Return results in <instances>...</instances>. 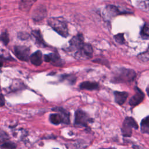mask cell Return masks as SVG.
Here are the masks:
<instances>
[{"instance_id": "4dcf8cb0", "label": "cell", "mask_w": 149, "mask_h": 149, "mask_svg": "<svg viewBox=\"0 0 149 149\" xmlns=\"http://www.w3.org/2000/svg\"><path fill=\"white\" fill-rule=\"evenodd\" d=\"M100 149H116V148L113 147H109V148H101Z\"/></svg>"}, {"instance_id": "4fadbf2b", "label": "cell", "mask_w": 149, "mask_h": 149, "mask_svg": "<svg viewBox=\"0 0 149 149\" xmlns=\"http://www.w3.org/2000/svg\"><path fill=\"white\" fill-rule=\"evenodd\" d=\"M79 88L81 90H95L98 89L99 85H98V83H97V82L86 81L80 84Z\"/></svg>"}, {"instance_id": "9a60e30c", "label": "cell", "mask_w": 149, "mask_h": 149, "mask_svg": "<svg viewBox=\"0 0 149 149\" xmlns=\"http://www.w3.org/2000/svg\"><path fill=\"white\" fill-rule=\"evenodd\" d=\"M46 15V10L42 6H39V8H37L33 14V19L35 20H40L41 19H43L45 17V16Z\"/></svg>"}, {"instance_id": "e0dca14e", "label": "cell", "mask_w": 149, "mask_h": 149, "mask_svg": "<svg viewBox=\"0 0 149 149\" xmlns=\"http://www.w3.org/2000/svg\"><path fill=\"white\" fill-rule=\"evenodd\" d=\"M140 129L141 133L149 134V116H146L141 120Z\"/></svg>"}, {"instance_id": "30bf717a", "label": "cell", "mask_w": 149, "mask_h": 149, "mask_svg": "<svg viewBox=\"0 0 149 149\" xmlns=\"http://www.w3.org/2000/svg\"><path fill=\"white\" fill-rule=\"evenodd\" d=\"M119 14H120V11L116 6L113 5L107 6L103 12L104 17H105L107 19H111Z\"/></svg>"}, {"instance_id": "ac0fdd59", "label": "cell", "mask_w": 149, "mask_h": 149, "mask_svg": "<svg viewBox=\"0 0 149 149\" xmlns=\"http://www.w3.org/2000/svg\"><path fill=\"white\" fill-rule=\"evenodd\" d=\"M33 0H22L20 2V8L22 10H29L32 5Z\"/></svg>"}, {"instance_id": "5b68a950", "label": "cell", "mask_w": 149, "mask_h": 149, "mask_svg": "<svg viewBox=\"0 0 149 149\" xmlns=\"http://www.w3.org/2000/svg\"><path fill=\"white\" fill-rule=\"evenodd\" d=\"M139 126L136 120L131 116H127L125 118L121 127V133L123 137H129L132 134L133 129L137 130Z\"/></svg>"}, {"instance_id": "6da1fadb", "label": "cell", "mask_w": 149, "mask_h": 149, "mask_svg": "<svg viewBox=\"0 0 149 149\" xmlns=\"http://www.w3.org/2000/svg\"><path fill=\"white\" fill-rule=\"evenodd\" d=\"M56 113H51L49 116L50 122L54 125H59L61 123L69 125L70 123V113L62 107H56L52 109Z\"/></svg>"}, {"instance_id": "4316f807", "label": "cell", "mask_w": 149, "mask_h": 149, "mask_svg": "<svg viewBox=\"0 0 149 149\" xmlns=\"http://www.w3.org/2000/svg\"><path fill=\"white\" fill-rule=\"evenodd\" d=\"M18 37L22 39V40H26V39H27L29 37V34H26V33H20L19 34H18Z\"/></svg>"}, {"instance_id": "f546056e", "label": "cell", "mask_w": 149, "mask_h": 149, "mask_svg": "<svg viewBox=\"0 0 149 149\" xmlns=\"http://www.w3.org/2000/svg\"><path fill=\"white\" fill-rule=\"evenodd\" d=\"M146 91H147V94L148 95V96L149 97V86H148L146 88Z\"/></svg>"}, {"instance_id": "ffe728a7", "label": "cell", "mask_w": 149, "mask_h": 149, "mask_svg": "<svg viewBox=\"0 0 149 149\" xmlns=\"http://www.w3.org/2000/svg\"><path fill=\"white\" fill-rule=\"evenodd\" d=\"M16 147L17 145L15 143L9 140L5 141L1 144V149H16Z\"/></svg>"}, {"instance_id": "cb8c5ba5", "label": "cell", "mask_w": 149, "mask_h": 149, "mask_svg": "<svg viewBox=\"0 0 149 149\" xmlns=\"http://www.w3.org/2000/svg\"><path fill=\"white\" fill-rule=\"evenodd\" d=\"M1 40L3 42V44L5 45H6L8 44L9 41V38L8 34L6 31H3V33H1Z\"/></svg>"}, {"instance_id": "7c38bea8", "label": "cell", "mask_w": 149, "mask_h": 149, "mask_svg": "<svg viewBox=\"0 0 149 149\" xmlns=\"http://www.w3.org/2000/svg\"><path fill=\"white\" fill-rule=\"evenodd\" d=\"M44 61L47 62H52L55 63L56 66L61 65V58L58 53H51L48 55H44Z\"/></svg>"}, {"instance_id": "ba28073f", "label": "cell", "mask_w": 149, "mask_h": 149, "mask_svg": "<svg viewBox=\"0 0 149 149\" xmlns=\"http://www.w3.org/2000/svg\"><path fill=\"white\" fill-rule=\"evenodd\" d=\"M14 52L16 56L20 60L22 61L27 62L30 59V51L29 48L23 46V45H17L14 48Z\"/></svg>"}, {"instance_id": "d6a6232c", "label": "cell", "mask_w": 149, "mask_h": 149, "mask_svg": "<svg viewBox=\"0 0 149 149\" xmlns=\"http://www.w3.org/2000/svg\"><path fill=\"white\" fill-rule=\"evenodd\" d=\"M54 149H59V148H54Z\"/></svg>"}, {"instance_id": "d4e9b609", "label": "cell", "mask_w": 149, "mask_h": 149, "mask_svg": "<svg viewBox=\"0 0 149 149\" xmlns=\"http://www.w3.org/2000/svg\"><path fill=\"white\" fill-rule=\"evenodd\" d=\"M0 140H1V143H2L5 141H6L9 140V136L7 134L6 132H4L3 130H1V134H0Z\"/></svg>"}, {"instance_id": "277c9868", "label": "cell", "mask_w": 149, "mask_h": 149, "mask_svg": "<svg viewBox=\"0 0 149 149\" xmlns=\"http://www.w3.org/2000/svg\"><path fill=\"white\" fill-rule=\"evenodd\" d=\"M93 122L94 119L85 111L81 109H77L75 111L74 119V125L75 126L88 127V124Z\"/></svg>"}, {"instance_id": "83f0119b", "label": "cell", "mask_w": 149, "mask_h": 149, "mask_svg": "<svg viewBox=\"0 0 149 149\" xmlns=\"http://www.w3.org/2000/svg\"><path fill=\"white\" fill-rule=\"evenodd\" d=\"M5 98L3 95V94H1V107H2L3 106L5 105Z\"/></svg>"}, {"instance_id": "603a6c76", "label": "cell", "mask_w": 149, "mask_h": 149, "mask_svg": "<svg viewBox=\"0 0 149 149\" xmlns=\"http://www.w3.org/2000/svg\"><path fill=\"white\" fill-rule=\"evenodd\" d=\"M139 6L145 10H149V0H140Z\"/></svg>"}, {"instance_id": "8fae6325", "label": "cell", "mask_w": 149, "mask_h": 149, "mask_svg": "<svg viewBox=\"0 0 149 149\" xmlns=\"http://www.w3.org/2000/svg\"><path fill=\"white\" fill-rule=\"evenodd\" d=\"M115 97V101L119 105H123L128 97V93L125 91H115L113 93Z\"/></svg>"}, {"instance_id": "7402d4cb", "label": "cell", "mask_w": 149, "mask_h": 149, "mask_svg": "<svg viewBox=\"0 0 149 149\" xmlns=\"http://www.w3.org/2000/svg\"><path fill=\"white\" fill-rule=\"evenodd\" d=\"M140 33L143 37H149V24H145L143 26Z\"/></svg>"}, {"instance_id": "9c48e42d", "label": "cell", "mask_w": 149, "mask_h": 149, "mask_svg": "<svg viewBox=\"0 0 149 149\" xmlns=\"http://www.w3.org/2000/svg\"><path fill=\"white\" fill-rule=\"evenodd\" d=\"M134 90L135 94L130 98L129 101V105L133 107L140 104L144 98V94L140 88L136 87Z\"/></svg>"}, {"instance_id": "3957f363", "label": "cell", "mask_w": 149, "mask_h": 149, "mask_svg": "<svg viewBox=\"0 0 149 149\" xmlns=\"http://www.w3.org/2000/svg\"><path fill=\"white\" fill-rule=\"evenodd\" d=\"M136 77L134 70L129 69L121 68L116 72L112 80L115 83H126L133 81Z\"/></svg>"}, {"instance_id": "2e32d148", "label": "cell", "mask_w": 149, "mask_h": 149, "mask_svg": "<svg viewBox=\"0 0 149 149\" xmlns=\"http://www.w3.org/2000/svg\"><path fill=\"white\" fill-rule=\"evenodd\" d=\"M31 33H32L33 36H34V37L35 38L36 41L39 46L42 47H44L46 46V44L45 43V42L42 38V35L39 30H33Z\"/></svg>"}, {"instance_id": "52a82bcc", "label": "cell", "mask_w": 149, "mask_h": 149, "mask_svg": "<svg viewBox=\"0 0 149 149\" xmlns=\"http://www.w3.org/2000/svg\"><path fill=\"white\" fill-rule=\"evenodd\" d=\"M84 44V37L81 34H78L74 36L69 41V46L66 48L67 51H78Z\"/></svg>"}, {"instance_id": "7a4b0ae2", "label": "cell", "mask_w": 149, "mask_h": 149, "mask_svg": "<svg viewBox=\"0 0 149 149\" xmlns=\"http://www.w3.org/2000/svg\"><path fill=\"white\" fill-rule=\"evenodd\" d=\"M49 26L57 33L63 37L68 36V28L66 22L61 17H51L48 20Z\"/></svg>"}, {"instance_id": "5bb4252c", "label": "cell", "mask_w": 149, "mask_h": 149, "mask_svg": "<svg viewBox=\"0 0 149 149\" xmlns=\"http://www.w3.org/2000/svg\"><path fill=\"white\" fill-rule=\"evenodd\" d=\"M30 61L35 66H40L42 62V53L40 51H37L34 52L30 58Z\"/></svg>"}, {"instance_id": "8992f818", "label": "cell", "mask_w": 149, "mask_h": 149, "mask_svg": "<svg viewBox=\"0 0 149 149\" xmlns=\"http://www.w3.org/2000/svg\"><path fill=\"white\" fill-rule=\"evenodd\" d=\"M93 52L91 45L89 44H84L81 48L75 52L74 56L77 59L87 60L92 57Z\"/></svg>"}, {"instance_id": "44dd1931", "label": "cell", "mask_w": 149, "mask_h": 149, "mask_svg": "<svg viewBox=\"0 0 149 149\" xmlns=\"http://www.w3.org/2000/svg\"><path fill=\"white\" fill-rule=\"evenodd\" d=\"M138 58L144 62L148 61H149V48L144 52L138 55Z\"/></svg>"}, {"instance_id": "1f68e13d", "label": "cell", "mask_w": 149, "mask_h": 149, "mask_svg": "<svg viewBox=\"0 0 149 149\" xmlns=\"http://www.w3.org/2000/svg\"><path fill=\"white\" fill-rule=\"evenodd\" d=\"M33 2H36V1H37V0H33Z\"/></svg>"}, {"instance_id": "d6986e66", "label": "cell", "mask_w": 149, "mask_h": 149, "mask_svg": "<svg viewBox=\"0 0 149 149\" xmlns=\"http://www.w3.org/2000/svg\"><path fill=\"white\" fill-rule=\"evenodd\" d=\"M76 80V77L73 74H63L61 76V81H67L70 84H73Z\"/></svg>"}, {"instance_id": "484cf974", "label": "cell", "mask_w": 149, "mask_h": 149, "mask_svg": "<svg viewBox=\"0 0 149 149\" xmlns=\"http://www.w3.org/2000/svg\"><path fill=\"white\" fill-rule=\"evenodd\" d=\"M114 38H115V41L119 44H122L125 42V38H124L123 33H119V34H116L114 36Z\"/></svg>"}, {"instance_id": "f1b7e54d", "label": "cell", "mask_w": 149, "mask_h": 149, "mask_svg": "<svg viewBox=\"0 0 149 149\" xmlns=\"http://www.w3.org/2000/svg\"><path fill=\"white\" fill-rule=\"evenodd\" d=\"M132 147H133V149H143V148H142L141 147H140V146H136V145H133V146H132Z\"/></svg>"}]
</instances>
